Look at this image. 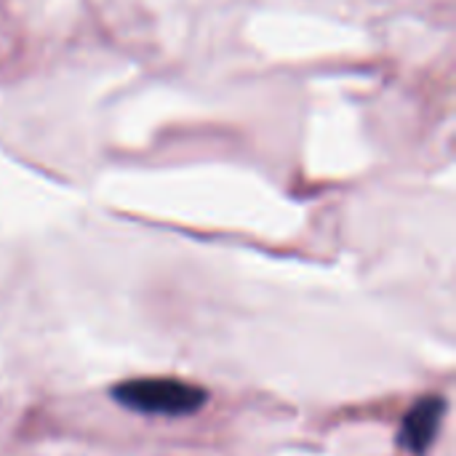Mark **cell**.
Returning <instances> with one entry per match:
<instances>
[{
  "instance_id": "6da1fadb",
  "label": "cell",
  "mask_w": 456,
  "mask_h": 456,
  "mask_svg": "<svg viewBox=\"0 0 456 456\" xmlns=\"http://www.w3.org/2000/svg\"><path fill=\"white\" fill-rule=\"evenodd\" d=\"M110 395L123 409L150 417H187L200 411L208 401V393L203 387L171 377L126 379L115 385Z\"/></svg>"
},
{
  "instance_id": "7a4b0ae2",
  "label": "cell",
  "mask_w": 456,
  "mask_h": 456,
  "mask_svg": "<svg viewBox=\"0 0 456 456\" xmlns=\"http://www.w3.org/2000/svg\"><path fill=\"white\" fill-rule=\"evenodd\" d=\"M449 401L438 393L419 398L403 417L398 430V446L414 456H425L438 438Z\"/></svg>"
}]
</instances>
